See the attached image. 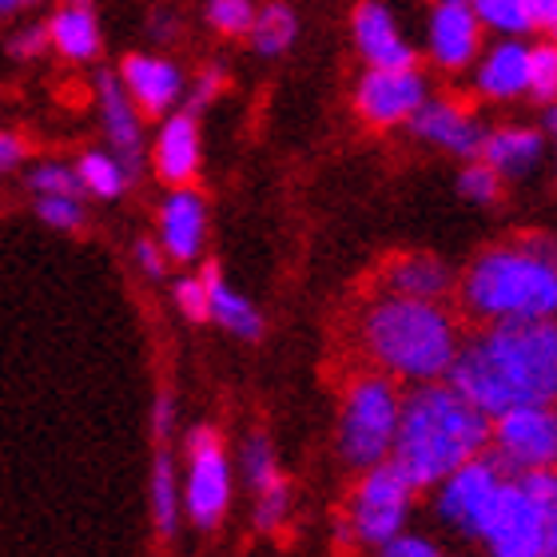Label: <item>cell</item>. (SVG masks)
Returning a JSON list of instances; mask_svg holds the SVG:
<instances>
[{"instance_id": "cell-24", "label": "cell", "mask_w": 557, "mask_h": 557, "mask_svg": "<svg viewBox=\"0 0 557 557\" xmlns=\"http://www.w3.org/2000/svg\"><path fill=\"white\" fill-rule=\"evenodd\" d=\"M295 33H299L295 12L283 9V4H271V9L259 12L256 24H251V45H256L263 57H275V52H283V48L295 40Z\"/></svg>"}, {"instance_id": "cell-14", "label": "cell", "mask_w": 557, "mask_h": 557, "mask_svg": "<svg viewBox=\"0 0 557 557\" xmlns=\"http://www.w3.org/2000/svg\"><path fill=\"white\" fill-rule=\"evenodd\" d=\"M410 132L422 139H434V144L458 151V156H478L482 144H486L482 128L454 104H422L410 116Z\"/></svg>"}, {"instance_id": "cell-10", "label": "cell", "mask_w": 557, "mask_h": 557, "mask_svg": "<svg viewBox=\"0 0 557 557\" xmlns=\"http://www.w3.org/2000/svg\"><path fill=\"white\" fill-rule=\"evenodd\" d=\"M502 482H506V478H502V470L494 466V458H474V462L458 466V470L446 478V486H442L438 513L446 522L458 525L462 534L478 537L482 518H486L490 502H494Z\"/></svg>"}, {"instance_id": "cell-26", "label": "cell", "mask_w": 557, "mask_h": 557, "mask_svg": "<svg viewBox=\"0 0 557 557\" xmlns=\"http://www.w3.org/2000/svg\"><path fill=\"white\" fill-rule=\"evenodd\" d=\"M474 21H486L502 33H530L534 24H530V9H525V0H478L474 4Z\"/></svg>"}, {"instance_id": "cell-36", "label": "cell", "mask_w": 557, "mask_h": 557, "mask_svg": "<svg viewBox=\"0 0 557 557\" xmlns=\"http://www.w3.org/2000/svg\"><path fill=\"white\" fill-rule=\"evenodd\" d=\"M383 557H442V554L430 542H422V537H395V542H386Z\"/></svg>"}, {"instance_id": "cell-19", "label": "cell", "mask_w": 557, "mask_h": 557, "mask_svg": "<svg viewBox=\"0 0 557 557\" xmlns=\"http://www.w3.org/2000/svg\"><path fill=\"white\" fill-rule=\"evenodd\" d=\"M199 287H203V295H208V314H215V319H220L227 331H235V335L259 338V331H263V319H259V311L247 299H239V295L223 283L215 263H208V268H203V275H199Z\"/></svg>"}, {"instance_id": "cell-1", "label": "cell", "mask_w": 557, "mask_h": 557, "mask_svg": "<svg viewBox=\"0 0 557 557\" xmlns=\"http://www.w3.org/2000/svg\"><path fill=\"white\" fill-rule=\"evenodd\" d=\"M450 391L486 418L513 407H546L557 395V331L542 323H498L450 362Z\"/></svg>"}, {"instance_id": "cell-2", "label": "cell", "mask_w": 557, "mask_h": 557, "mask_svg": "<svg viewBox=\"0 0 557 557\" xmlns=\"http://www.w3.org/2000/svg\"><path fill=\"white\" fill-rule=\"evenodd\" d=\"M486 442L490 422L470 403L450 386H422L407 398V407H398L391 466L407 478L410 490H426L446 482L458 466L474 462Z\"/></svg>"}, {"instance_id": "cell-15", "label": "cell", "mask_w": 557, "mask_h": 557, "mask_svg": "<svg viewBox=\"0 0 557 557\" xmlns=\"http://www.w3.org/2000/svg\"><path fill=\"white\" fill-rule=\"evenodd\" d=\"M100 104H104V128L112 148H116V163L124 175L139 172V120L132 112V100L124 96L116 76H100Z\"/></svg>"}, {"instance_id": "cell-33", "label": "cell", "mask_w": 557, "mask_h": 557, "mask_svg": "<svg viewBox=\"0 0 557 557\" xmlns=\"http://www.w3.org/2000/svg\"><path fill=\"white\" fill-rule=\"evenodd\" d=\"M287 482H275L271 490H263L259 494V506H256V525L259 530H275L278 522H283V513H287Z\"/></svg>"}, {"instance_id": "cell-22", "label": "cell", "mask_w": 557, "mask_h": 557, "mask_svg": "<svg viewBox=\"0 0 557 557\" xmlns=\"http://www.w3.org/2000/svg\"><path fill=\"white\" fill-rule=\"evenodd\" d=\"M391 283H395L398 299L434 302L438 295H446V287H450V271L442 268L438 259L410 256V259H403V263H395Z\"/></svg>"}, {"instance_id": "cell-16", "label": "cell", "mask_w": 557, "mask_h": 557, "mask_svg": "<svg viewBox=\"0 0 557 557\" xmlns=\"http://www.w3.org/2000/svg\"><path fill=\"white\" fill-rule=\"evenodd\" d=\"M160 227H163V247L175 259H196L199 244H203V199L196 191H175L163 203Z\"/></svg>"}, {"instance_id": "cell-40", "label": "cell", "mask_w": 557, "mask_h": 557, "mask_svg": "<svg viewBox=\"0 0 557 557\" xmlns=\"http://www.w3.org/2000/svg\"><path fill=\"white\" fill-rule=\"evenodd\" d=\"M21 160H24V144L4 132V136H0V172H9L12 163H21Z\"/></svg>"}, {"instance_id": "cell-6", "label": "cell", "mask_w": 557, "mask_h": 557, "mask_svg": "<svg viewBox=\"0 0 557 557\" xmlns=\"http://www.w3.org/2000/svg\"><path fill=\"white\" fill-rule=\"evenodd\" d=\"M398 426V398L383 379H367L350 391L343 426H338V446L343 458L355 466H379L391 454Z\"/></svg>"}, {"instance_id": "cell-12", "label": "cell", "mask_w": 557, "mask_h": 557, "mask_svg": "<svg viewBox=\"0 0 557 557\" xmlns=\"http://www.w3.org/2000/svg\"><path fill=\"white\" fill-rule=\"evenodd\" d=\"M355 40H359L362 57L371 60V72H410L414 69V52L395 28L391 12L383 4H362L355 12Z\"/></svg>"}, {"instance_id": "cell-21", "label": "cell", "mask_w": 557, "mask_h": 557, "mask_svg": "<svg viewBox=\"0 0 557 557\" xmlns=\"http://www.w3.org/2000/svg\"><path fill=\"white\" fill-rule=\"evenodd\" d=\"M482 148H486V168L494 175L498 172L525 175L537 163V156H542V136L525 128H518V132L506 128V132H498V136H490Z\"/></svg>"}, {"instance_id": "cell-13", "label": "cell", "mask_w": 557, "mask_h": 557, "mask_svg": "<svg viewBox=\"0 0 557 557\" xmlns=\"http://www.w3.org/2000/svg\"><path fill=\"white\" fill-rule=\"evenodd\" d=\"M430 45H434V57L446 69H462L470 64V57L478 52V21L474 9L462 4V0H446L434 9V21H430Z\"/></svg>"}, {"instance_id": "cell-17", "label": "cell", "mask_w": 557, "mask_h": 557, "mask_svg": "<svg viewBox=\"0 0 557 557\" xmlns=\"http://www.w3.org/2000/svg\"><path fill=\"white\" fill-rule=\"evenodd\" d=\"M124 81H128L132 96L148 112H163L172 108V100L180 96V69L168 60L156 57H128L124 60Z\"/></svg>"}, {"instance_id": "cell-5", "label": "cell", "mask_w": 557, "mask_h": 557, "mask_svg": "<svg viewBox=\"0 0 557 557\" xmlns=\"http://www.w3.org/2000/svg\"><path fill=\"white\" fill-rule=\"evenodd\" d=\"M478 537H486L494 557H557V510H537L506 478L490 502Z\"/></svg>"}, {"instance_id": "cell-7", "label": "cell", "mask_w": 557, "mask_h": 557, "mask_svg": "<svg viewBox=\"0 0 557 557\" xmlns=\"http://www.w3.org/2000/svg\"><path fill=\"white\" fill-rule=\"evenodd\" d=\"M494 466L506 470H546L557 454V422L546 407H513L494 426Z\"/></svg>"}, {"instance_id": "cell-25", "label": "cell", "mask_w": 557, "mask_h": 557, "mask_svg": "<svg viewBox=\"0 0 557 557\" xmlns=\"http://www.w3.org/2000/svg\"><path fill=\"white\" fill-rule=\"evenodd\" d=\"M76 175H81V187H88V191H96V196H104V199H116L120 191H124V184H128L124 168H120L112 156H104V151H88Z\"/></svg>"}, {"instance_id": "cell-29", "label": "cell", "mask_w": 557, "mask_h": 557, "mask_svg": "<svg viewBox=\"0 0 557 557\" xmlns=\"http://www.w3.org/2000/svg\"><path fill=\"white\" fill-rule=\"evenodd\" d=\"M33 187L45 191V199H76L81 196V175L60 168V163H45L33 172Z\"/></svg>"}, {"instance_id": "cell-8", "label": "cell", "mask_w": 557, "mask_h": 557, "mask_svg": "<svg viewBox=\"0 0 557 557\" xmlns=\"http://www.w3.org/2000/svg\"><path fill=\"white\" fill-rule=\"evenodd\" d=\"M191 474H187V510L199 525H215L232 498V470L220 450V434L211 426H196L187 434Z\"/></svg>"}, {"instance_id": "cell-41", "label": "cell", "mask_w": 557, "mask_h": 557, "mask_svg": "<svg viewBox=\"0 0 557 557\" xmlns=\"http://www.w3.org/2000/svg\"><path fill=\"white\" fill-rule=\"evenodd\" d=\"M136 259H139V268L148 271V275H160V271H163L160 247L148 244V239H144V244H136Z\"/></svg>"}, {"instance_id": "cell-32", "label": "cell", "mask_w": 557, "mask_h": 557, "mask_svg": "<svg viewBox=\"0 0 557 557\" xmlns=\"http://www.w3.org/2000/svg\"><path fill=\"white\" fill-rule=\"evenodd\" d=\"M458 191L466 199H474V203H494L498 199V175L490 172L486 163H474V168H466L458 175Z\"/></svg>"}, {"instance_id": "cell-3", "label": "cell", "mask_w": 557, "mask_h": 557, "mask_svg": "<svg viewBox=\"0 0 557 557\" xmlns=\"http://www.w3.org/2000/svg\"><path fill=\"white\" fill-rule=\"evenodd\" d=\"M466 302L498 323H542L557 307V271L546 244L486 251L466 275Z\"/></svg>"}, {"instance_id": "cell-31", "label": "cell", "mask_w": 557, "mask_h": 557, "mask_svg": "<svg viewBox=\"0 0 557 557\" xmlns=\"http://www.w3.org/2000/svg\"><path fill=\"white\" fill-rule=\"evenodd\" d=\"M208 16L223 33H247V28L256 24V9H251L247 0H215L208 9Z\"/></svg>"}, {"instance_id": "cell-37", "label": "cell", "mask_w": 557, "mask_h": 557, "mask_svg": "<svg viewBox=\"0 0 557 557\" xmlns=\"http://www.w3.org/2000/svg\"><path fill=\"white\" fill-rule=\"evenodd\" d=\"M48 40V28H24L16 40H12V57H36Z\"/></svg>"}, {"instance_id": "cell-42", "label": "cell", "mask_w": 557, "mask_h": 557, "mask_svg": "<svg viewBox=\"0 0 557 557\" xmlns=\"http://www.w3.org/2000/svg\"><path fill=\"white\" fill-rule=\"evenodd\" d=\"M168 422H172V403H168V398H160V403H156V430H160V434H168Z\"/></svg>"}, {"instance_id": "cell-39", "label": "cell", "mask_w": 557, "mask_h": 557, "mask_svg": "<svg viewBox=\"0 0 557 557\" xmlns=\"http://www.w3.org/2000/svg\"><path fill=\"white\" fill-rule=\"evenodd\" d=\"M525 9H530V24H534V28H554L557 24L554 0H525Z\"/></svg>"}, {"instance_id": "cell-34", "label": "cell", "mask_w": 557, "mask_h": 557, "mask_svg": "<svg viewBox=\"0 0 557 557\" xmlns=\"http://www.w3.org/2000/svg\"><path fill=\"white\" fill-rule=\"evenodd\" d=\"M175 299H180V311L187 314V319H208V295H203V287H199V278H180L175 283Z\"/></svg>"}, {"instance_id": "cell-20", "label": "cell", "mask_w": 557, "mask_h": 557, "mask_svg": "<svg viewBox=\"0 0 557 557\" xmlns=\"http://www.w3.org/2000/svg\"><path fill=\"white\" fill-rule=\"evenodd\" d=\"M156 163H160L163 180H172V184H184L187 175L196 172V163H199L196 120L172 116L168 124H163L160 144H156Z\"/></svg>"}, {"instance_id": "cell-11", "label": "cell", "mask_w": 557, "mask_h": 557, "mask_svg": "<svg viewBox=\"0 0 557 557\" xmlns=\"http://www.w3.org/2000/svg\"><path fill=\"white\" fill-rule=\"evenodd\" d=\"M426 104V84L414 69L410 72H367L359 84V112L374 124H398L410 120Z\"/></svg>"}, {"instance_id": "cell-43", "label": "cell", "mask_w": 557, "mask_h": 557, "mask_svg": "<svg viewBox=\"0 0 557 557\" xmlns=\"http://www.w3.org/2000/svg\"><path fill=\"white\" fill-rule=\"evenodd\" d=\"M16 9V0H0V12H12Z\"/></svg>"}, {"instance_id": "cell-4", "label": "cell", "mask_w": 557, "mask_h": 557, "mask_svg": "<svg viewBox=\"0 0 557 557\" xmlns=\"http://www.w3.org/2000/svg\"><path fill=\"white\" fill-rule=\"evenodd\" d=\"M367 343L391 371L407 379H438L454 362V323L434 302L386 299L367 319Z\"/></svg>"}, {"instance_id": "cell-18", "label": "cell", "mask_w": 557, "mask_h": 557, "mask_svg": "<svg viewBox=\"0 0 557 557\" xmlns=\"http://www.w3.org/2000/svg\"><path fill=\"white\" fill-rule=\"evenodd\" d=\"M478 88L486 96H518L530 88V48L518 40H506L482 60L478 69Z\"/></svg>"}, {"instance_id": "cell-27", "label": "cell", "mask_w": 557, "mask_h": 557, "mask_svg": "<svg viewBox=\"0 0 557 557\" xmlns=\"http://www.w3.org/2000/svg\"><path fill=\"white\" fill-rule=\"evenodd\" d=\"M151 498H156V522L163 534L175 530V478H172V458L168 450L156 458V478H151Z\"/></svg>"}, {"instance_id": "cell-23", "label": "cell", "mask_w": 557, "mask_h": 557, "mask_svg": "<svg viewBox=\"0 0 557 557\" xmlns=\"http://www.w3.org/2000/svg\"><path fill=\"white\" fill-rule=\"evenodd\" d=\"M48 36L52 45L64 52V57L88 60L100 48V28H96V16L88 4H72V9H60L48 24Z\"/></svg>"}, {"instance_id": "cell-38", "label": "cell", "mask_w": 557, "mask_h": 557, "mask_svg": "<svg viewBox=\"0 0 557 557\" xmlns=\"http://www.w3.org/2000/svg\"><path fill=\"white\" fill-rule=\"evenodd\" d=\"M220 84H223V72H220V69H208V72H203V81H199L196 96H191V112H199V108H208V104H211V96L220 92Z\"/></svg>"}, {"instance_id": "cell-9", "label": "cell", "mask_w": 557, "mask_h": 557, "mask_svg": "<svg viewBox=\"0 0 557 557\" xmlns=\"http://www.w3.org/2000/svg\"><path fill=\"white\" fill-rule=\"evenodd\" d=\"M407 506H410V482L391 462H379L367 474V482L359 490V502H355V530H359L362 542L386 546V542H395L403 522H407Z\"/></svg>"}, {"instance_id": "cell-30", "label": "cell", "mask_w": 557, "mask_h": 557, "mask_svg": "<svg viewBox=\"0 0 557 557\" xmlns=\"http://www.w3.org/2000/svg\"><path fill=\"white\" fill-rule=\"evenodd\" d=\"M530 88H534V96H542V100H549V96L557 92V52L554 45H542L530 52Z\"/></svg>"}, {"instance_id": "cell-28", "label": "cell", "mask_w": 557, "mask_h": 557, "mask_svg": "<svg viewBox=\"0 0 557 557\" xmlns=\"http://www.w3.org/2000/svg\"><path fill=\"white\" fill-rule=\"evenodd\" d=\"M244 466H247V482L263 494V490H271L275 482H283L275 470V458H271V446L268 438H251L244 450Z\"/></svg>"}, {"instance_id": "cell-35", "label": "cell", "mask_w": 557, "mask_h": 557, "mask_svg": "<svg viewBox=\"0 0 557 557\" xmlns=\"http://www.w3.org/2000/svg\"><path fill=\"white\" fill-rule=\"evenodd\" d=\"M40 220L52 227H76L81 223V203L76 199H45L40 203Z\"/></svg>"}]
</instances>
